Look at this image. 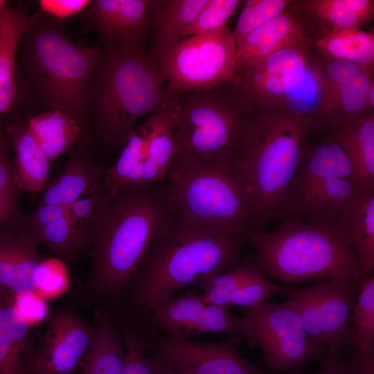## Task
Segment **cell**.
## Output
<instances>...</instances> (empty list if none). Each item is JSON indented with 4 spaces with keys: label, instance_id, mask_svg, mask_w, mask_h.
Wrapping results in <instances>:
<instances>
[{
    "label": "cell",
    "instance_id": "14",
    "mask_svg": "<svg viewBox=\"0 0 374 374\" xmlns=\"http://www.w3.org/2000/svg\"><path fill=\"white\" fill-rule=\"evenodd\" d=\"M312 41L271 54L235 76V82L256 106H281L305 74Z\"/></svg>",
    "mask_w": 374,
    "mask_h": 374
},
{
    "label": "cell",
    "instance_id": "20",
    "mask_svg": "<svg viewBox=\"0 0 374 374\" xmlns=\"http://www.w3.org/2000/svg\"><path fill=\"white\" fill-rule=\"evenodd\" d=\"M14 299L0 292V374H28L37 344L33 326L19 317Z\"/></svg>",
    "mask_w": 374,
    "mask_h": 374
},
{
    "label": "cell",
    "instance_id": "10",
    "mask_svg": "<svg viewBox=\"0 0 374 374\" xmlns=\"http://www.w3.org/2000/svg\"><path fill=\"white\" fill-rule=\"evenodd\" d=\"M243 319V337L261 348L266 366L276 372H296L305 364L319 360L326 350L306 332L302 321L288 301L265 300L249 308Z\"/></svg>",
    "mask_w": 374,
    "mask_h": 374
},
{
    "label": "cell",
    "instance_id": "7",
    "mask_svg": "<svg viewBox=\"0 0 374 374\" xmlns=\"http://www.w3.org/2000/svg\"><path fill=\"white\" fill-rule=\"evenodd\" d=\"M21 42L24 69L37 93L54 109L81 122L90 105L103 53L73 44L57 23L40 15Z\"/></svg>",
    "mask_w": 374,
    "mask_h": 374
},
{
    "label": "cell",
    "instance_id": "50",
    "mask_svg": "<svg viewBox=\"0 0 374 374\" xmlns=\"http://www.w3.org/2000/svg\"><path fill=\"white\" fill-rule=\"evenodd\" d=\"M6 145L5 142L0 139V150L2 149L3 147H5Z\"/></svg>",
    "mask_w": 374,
    "mask_h": 374
},
{
    "label": "cell",
    "instance_id": "27",
    "mask_svg": "<svg viewBox=\"0 0 374 374\" xmlns=\"http://www.w3.org/2000/svg\"><path fill=\"white\" fill-rule=\"evenodd\" d=\"M8 132L15 150L14 170L18 185L21 189L33 193H43L47 185L51 162L27 125H14Z\"/></svg>",
    "mask_w": 374,
    "mask_h": 374
},
{
    "label": "cell",
    "instance_id": "31",
    "mask_svg": "<svg viewBox=\"0 0 374 374\" xmlns=\"http://www.w3.org/2000/svg\"><path fill=\"white\" fill-rule=\"evenodd\" d=\"M27 126L51 163L76 142L80 132V122L58 109L32 117Z\"/></svg>",
    "mask_w": 374,
    "mask_h": 374
},
{
    "label": "cell",
    "instance_id": "35",
    "mask_svg": "<svg viewBox=\"0 0 374 374\" xmlns=\"http://www.w3.org/2000/svg\"><path fill=\"white\" fill-rule=\"evenodd\" d=\"M150 130L147 120L143 125L135 129L115 163L104 171L103 189L107 197H112L125 186L130 170L145 158Z\"/></svg>",
    "mask_w": 374,
    "mask_h": 374
},
{
    "label": "cell",
    "instance_id": "46",
    "mask_svg": "<svg viewBox=\"0 0 374 374\" xmlns=\"http://www.w3.org/2000/svg\"><path fill=\"white\" fill-rule=\"evenodd\" d=\"M66 213L65 206L39 203L32 213L27 215L28 234L32 237L34 231L60 219Z\"/></svg>",
    "mask_w": 374,
    "mask_h": 374
},
{
    "label": "cell",
    "instance_id": "48",
    "mask_svg": "<svg viewBox=\"0 0 374 374\" xmlns=\"http://www.w3.org/2000/svg\"><path fill=\"white\" fill-rule=\"evenodd\" d=\"M366 105L368 111L374 112V80H371L370 86L368 88L366 99Z\"/></svg>",
    "mask_w": 374,
    "mask_h": 374
},
{
    "label": "cell",
    "instance_id": "17",
    "mask_svg": "<svg viewBox=\"0 0 374 374\" xmlns=\"http://www.w3.org/2000/svg\"><path fill=\"white\" fill-rule=\"evenodd\" d=\"M336 177H353L352 169L341 146L330 132L328 137L304 148L298 170L288 190L283 217H292L321 185Z\"/></svg>",
    "mask_w": 374,
    "mask_h": 374
},
{
    "label": "cell",
    "instance_id": "39",
    "mask_svg": "<svg viewBox=\"0 0 374 374\" xmlns=\"http://www.w3.org/2000/svg\"><path fill=\"white\" fill-rule=\"evenodd\" d=\"M290 0H247L232 33L235 46L248 35L285 12Z\"/></svg>",
    "mask_w": 374,
    "mask_h": 374
},
{
    "label": "cell",
    "instance_id": "3",
    "mask_svg": "<svg viewBox=\"0 0 374 374\" xmlns=\"http://www.w3.org/2000/svg\"><path fill=\"white\" fill-rule=\"evenodd\" d=\"M166 178L179 221L244 241L256 230L254 195L234 161L175 155Z\"/></svg>",
    "mask_w": 374,
    "mask_h": 374
},
{
    "label": "cell",
    "instance_id": "37",
    "mask_svg": "<svg viewBox=\"0 0 374 374\" xmlns=\"http://www.w3.org/2000/svg\"><path fill=\"white\" fill-rule=\"evenodd\" d=\"M258 268L256 262H245L195 285L202 290L206 303L229 307L232 297Z\"/></svg>",
    "mask_w": 374,
    "mask_h": 374
},
{
    "label": "cell",
    "instance_id": "28",
    "mask_svg": "<svg viewBox=\"0 0 374 374\" xmlns=\"http://www.w3.org/2000/svg\"><path fill=\"white\" fill-rule=\"evenodd\" d=\"M126 357L122 330L111 317L96 327L93 340L79 366L81 374H122Z\"/></svg>",
    "mask_w": 374,
    "mask_h": 374
},
{
    "label": "cell",
    "instance_id": "33",
    "mask_svg": "<svg viewBox=\"0 0 374 374\" xmlns=\"http://www.w3.org/2000/svg\"><path fill=\"white\" fill-rule=\"evenodd\" d=\"M175 109V98L168 94L159 109L148 119L150 130L145 157L157 166L166 179L170 163L178 151L174 129Z\"/></svg>",
    "mask_w": 374,
    "mask_h": 374
},
{
    "label": "cell",
    "instance_id": "2",
    "mask_svg": "<svg viewBox=\"0 0 374 374\" xmlns=\"http://www.w3.org/2000/svg\"><path fill=\"white\" fill-rule=\"evenodd\" d=\"M244 240L184 223L175 216L152 242L129 284L121 319L135 327L159 301L238 265Z\"/></svg>",
    "mask_w": 374,
    "mask_h": 374
},
{
    "label": "cell",
    "instance_id": "45",
    "mask_svg": "<svg viewBox=\"0 0 374 374\" xmlns=\"http://www.w3.org/2000/svg\"><path fill=\"white\" fill-rule=\"evenodd\" d=\"M14 307L19 317L33 326L46 321L51 313L46 299L35 291L15 296Z\"/></svg>",
    "mask_w": 374,
    "mask_h": 374
},
{
    "label": "cell",
    "instance_id": "34",
    "mask_svg": "<svg viewBox=\"0 0 374 374\" xmlns=\"http://www.w3.org/2000/svg\"><path fill=\"white\" fill-rule=\"evenodd\" d=\"M20 190L6 145L0 150V235L27 233V215L20 205Z\"/></svg>",
    "mask_w": 374,
    "mask_h": 374
},
{
    "label": "cell",
    "instance_id": "5",
    "mask_svg": "<svg viewBox=\"0 0 374 374\" xmlns=\"http://www.w3.org/2000/svg\"><path fill=\"white\" fill-rule=\"evenodd\" d=\"M283 220L274 232L257 229L249 236L263 274L290 283L361 278L356 253L340 226Z\"/></svg>",
    "mask_w": 374,
    "mask_h": 374
},
{
    "label": "cell",
    "instance_id": "4",
    "mask_svg": "<svg viewBox=\"0 0 374 374\" xmlns=\"http://www.w3.org/2000/svg\"><path fill=\"white\" fill-rule=\"evenodd\" d=\"M310 131L284 107H256L234 160L254 195L256 230L274 218H283Z\"/></svg>",
    "mask_w": 374,
    "mask_h": 374
},
{
    "label": "cell",
    "instance_id": "11",
    "mask_svg": "<svg viewBox=\"0 0 374 374\" xmlns=\"http://www.w3.org/2000/svg\"><path fill=\"white\" fill-rule=\"evenodd\" d=\"M359 280H326L305 288H287V301L315 343L326 348L351 342L350 313L355 303Z\"/></svg>",
    "mask_w": 374,
    "mask_h": 374
},
{
    "label": "cell",
    "instance_id": "47",
    "mask_svg": "<svg viewBox=\"0 0 374 374\" xmlns=\"http://www.w3.org/2000/svg\"><path fill=\"white\" fill-rule=\"evenodd\" d=\"M89 0H41V10L57 19H63L82 12L87 8Z\"/></svg>",
    "mask_w": 374,
    "mask_h": 374
},
{
    "label": "cell",
    "instance_id": "49",
    "mask_svg": "<svg viewBox=\"0 0 374 374\" xmlns=\"http://www.w3.org/2000/svg\"><path fill=\"white\" fill-rule=\"evenodd\" d=\"M7 1L0 0V14L7 8Z\"/></svg>",
    "mask_w": 374,
    "mask_h": 374
},
{
    "label": "cell",
    "instance_id": "38",
    "mask_svg": "<svg viewBox=\"0 0 374 374\" xmlns=\"http://www.w3.org/2000/svg\"><path fill=\"white\" fill-rule=\"evenodd\" d=\"M108 198L104 189L88 193L67 207V213L87 250L105 216Z\"/></svg>",
    "mask_w": 374,
    "mask_h": 374
},
{
    "label": "cell",
    "instance_id": "12",
    "mask_svg": "<svg viewBox=\"0 0 374 374\" xmlns=\"http://www.w3.org/2000/svg\"><path fill=\"white\" fill-rule=\"evenodd\" d=\"M141 336L145 350L172 371L185 374H265L238 353V337L217 343H202L161 337L150 330Z\"/></svg>",
    "mask_w": 374,
    "mask_h": 374
},
{
    "label": "cell",
    "instance_id": "6",
    "mask_svg": "<svg viewBox=\"0 0 374 374\" xmlns=\"http://www.w3.org/2000/svg\"><path fill=\"white\" fill-rule=\"evenodd\" d=\"M158 62L144 47L105 44L90 99L96 132L107 147L124 145L142 116L157 112L168 96Z\"/></svg>",
    "mask_w": 374,
    "mask_h": 374
},
{
    "label": "cell",
    "instance_id": "29",
    "mask_svg": "<svg viewBox=\"0 0 374 374\" xmlns=\"http://www.w3.org/2000/svg\"><path fill=\"white\" fill-rule=\"evenodd\" d=\"M337 225L356 253L361 278L371 274L374 268V193L362 195Z\"/></svg>",
    "mask_w": 374,
    "mask_h": 374
},
{
    "label": "cell",
    "instance_id": "26",
    "mask_svg": "<svg viewBox=\"0 0 374 374\" xmlns=\"http://www.w3.org/2000/svg\"><path fill=\"white\" fill-rule=\"evenodd\" d=\"M317 54L328 60L357 65L372 77L374 68V31L360 28L326 30L312 41Z\"/></svg>",
    "mask_w": 374,
    "mask_h": 374
},
{
    "label": "cell",
    "instance_id": "15",
    "mask_svg": "<svg viewBox=\"0 0 374 374\" xmlns=\"http://www.w3.org/2000/svg\"><path fill=\"white\" fill-rule=\"evenodd\" d=\"M46 321L28 374H71L91 344L96 327L66 308L51 312Z\"/></svg>",
    "mask_w": 374,
    "mask_h": 374
},
{
    "label": "cell",
    "instance_id": "21",
    "mask_svg": "<svg viewBox=\"0 0 374 374\" xmlns=\"http://www.w3.org/2000/svg\"><path fill=\"white\" fill-rule=\"evenodd\" d=\"M26 233L0 235V292L15 297L35 291L34 274L44 259Z\"/></svg>",
    "mask_w": 374,
    "mask_h": 374
},
{
    "label": "cell",
    "instance_id": "43",
    "mask_svg": "<svg viewBox=\"0 0 374 374\" xmlns=\"http://www.w3.org/2000/svg\"><path fill=\"white\" fill-rule=\"evenodd\" d=\"M287 290V287L267 280L258 267L232 297L229 306L238 305L249 308L271 296L285 294Z\"/></svg>",
    "mask_w": 374,
    "mask_h": 374
},
{
    "label": "cell",
    "instance_id": "36",
    "mask_svg": "<svg viewBox=\"0 0 374 374\" xmlns=\"http://www.w3.org/2000/svg\"><path fill=\"white\" fill-rule=\"evenodd\" d=\"M32 237L63 262L73 260L86 251L67 209L62 217L36 230Z\"/></svg>",
    "mask_w": 374,
    "mask_h": 374
},
{
    "label": "cell",
    "instance_id": "32",
    "mask_svg": "<svg viewBox=\"0 0 374 374\" xmlns=\"http://www.w3.org/2000/svg\"><path fill=\"white\" fill-rule=\"evenodd\" d=\"M353 308L351 343L362 374H374V276L361 278Z\"/></svg>",
    "mask_w": 374,
    "mask_h": 374
},
{
    "label": "cell",
    "instance_id": "23",
    "mask_svg": "<svg viewBox=\"0 0 374 374\" xmlns=\"http://www.w3.org/2000/svg\"><path fill=\"white\" fill-rule=\"evenodd\" d=\"M104 170L82 145L73 150L62 172L46 185L40 203L67 207L82 195L103 188Z\"/></svg>",
    "mask_w": 374,
    "mask_h": 374
},
{
    "label": "cell",
    "instance_id": "41",
    "mask_svg": "<svg viewBox=\"0 0 374 374\" xmlns=\"http://www.w3.org/2000/svg\"><path fill=\"white\" fill-rule=\"evenodd\" d=\"M240 3L239 0H208L187 29L186 37L213 32L226 26Z\"/></svg>",
    "mask_w": 374,
    "mask_h": 374
},
{
    "label": "cell",
    "instance_id": "44",
    "mask_svg": "<svg viewBox=\"0 0 374 374\" xmlns=\"http://www.w3.org/2000/svg\"><path fill=\"white\" fill-rule=\"evenodd\" d=\"M320 366L313 374H362L353 344L326 348L318 360ZM288 374H301L300 371Z\"/></svg>",
    "mask_w": 374,
    "mask_h": 374
},
{
    "label": "cell",
    "instance_id": "9",
    "mask_svg": "<svg viewBox=\"0 0 374 374\" xmlns=\"http://www.w3.org/2000/svg\"><path fill=\"white\" fill-rule=\"evenodd\" d=\"M236 46L227 26L186 37L163 53L157 62L167 93L206 90L235 81Z\"/></svg>",
    "mask_w": 374,
    "mask_h": 374
},
{
    "label": "cell",
    "instance_id": "8",
    "mask_svg": "<svg viewBox=\"0 0 374 374\" xmlns=\"http://www.w3.org/2000/svg\"><path fill=\"white\" fill-rule=\"evenodd\" d=\"M176 155L235 160L256 106L236 82L173 96Z\"/></svg>",
    "mask_w": 374,
    "mask_h": 374
},
{
    "label": "cell",
    "instance_id": "30",
    "mask_svg": "<svg viewBox=\"0 0 374 374\" xmlns=\"http://www.w3.org/2000/svg\"><path fill=\"white\" fill-rule=\"evenodd\" d=\"M291 5L323 24L327 30L360 28L374 13L373 0H297Z\"/></svg>",
    "mask_w": 374,
    "mask_h": 374
},
{
    "label": "cell",
    "instance_id": "40",
    "mask_svg": "<svg viewBox=\"0 0 374 374\" xmlns=\"http://www.w3.org/2000/svg\"><path fill=\"white\" fill-rule=\"evenodd\" d=\"M123 335L126 357L122 374H172L161 362L146 355L140 332L128 325L118 323Z\"/></svg>",
    "mask_w": 374,
    "mask_h": 374
},
{
    "label": "cell",
    "instance_id": "19",
    "mask_svg": "<svg viewBox=\"0 0 374 374\" xmlns=\"http://www.w3.org/2000/svg\"><path fill=\"white\" fill-rule=\"evenodd\" d=\"M150 0H95L87 6V19L102 41L123 48L143 47L149 29Z\"/></svg>",
    "mask_w": 374,
    "mask_h": 374
},
{
    "label": "cell",
    "instance_id": "22",
    "mask_svg": "<svg viewBox=\"0 0 374 374\" xmlns=\"http://www.w3.org/2000/svg\"><path fill=\"white\" fill-rule=\"evenodd\" d=\"M207 1L150 0L148 17L152 30V48L149 55L157 60L160 55L185 39L187 29Z\"/></svg>",
    "mask_w": 374,
    "mask_h": 374
},
{
    "label": "cell",
    "instance_id": "25",
    "mask_svg": "<svg viewBox=\"0 0 374 374\" xmlns=\"http://www.w3.org/2000/svg\"><path fill=\"white\" fill-rule=\"evenodd\" d=\"M364 194L351 177L331 179L318 187L294 217L337 225L343 215Z\"/></svg>",
    "mask_w": 374,
    "mask_h": 374
},
{
    "label": "cell",
    "instance_id": "1",
    "mask_svg": "<svg viewBox=\"0 0 374 374\" xmlns=\"http://www.w3.org/2000/svg\"><path fill=\"white\" fill-rule=\"evenodd\" d=\"M107 198L87 249L91 267L84 287L100 321L112 317L149 247L175 216L166 180L124 186Z\"/></svg>",
    "mask_w": 374,
    "mask_h": 374
},
{
    "label": "cell",
    "instance_id": "13",
    "mask_svg": "<svg viewBox=\"0 0 374 374\" xmlns=\"http://www.w3.org/2000/svg\"><path fill=\"white\" fill-rule=\"evenodd\" d=\"M150 330H161L169 337L187 339L206 333H228L243 337L242 318H236L229 307L206 303L201 295L189 293L170 296L157 303L146 318Z\"/></svg>",
    "mask_w": 374,
    "mask_h": 374
},
{
    "label": "cell",
    "instance_id": "42",
    "mask_svg": "<svg viewBox=\"0 0 374 374\" xmlns=\"http://www.w3.org/2000/svg\"><path fill=\"white\" fill-rule=\"evenodd\" d=\"M35 291L45 299L56 297L69 287L64 262L57 258H44L34 274Z\"/></svg>",
    "mask_w": 374,
    "mask_h": 374
},
{
    "label": "cell",
    "instance_id": "16",
    "mask_svg": "<svg viewBox=\"0 0 374 374\" xmlns=\"http://www.w3.org/2000/svg\"><path fill=\"white\" fill-rule=\"evenodd\" d=\"M319 74L326 130L349 126L366 115L367 93L373 79L355 64L312 54Z\"/></svg>",
    "mask_w": 374,
    "mask_h": 374
},
{
    "label": "cell",
    "instance_id": "18",
    "mask_svg": "<svg viewBox=\"0 0 374 374\" xmlns=\"http://www.w3.org/2000/svg\"><path fill=\"white\" fill-rule=\"evenodd\" d=\"M310 17L291 4L283 13L248 35L237 46L235 76L285 48L313 40L308 35Z\"/></svg>",
    "mask_w": 374,
    "mask_h": 374
},
{
    "label": "cell",
    "instance_id": "24",
    "mask_svg": "<svg viewBox=\"0 0 374 374\" xmlns=\"http://www.w3.org/2000/svg\"><path fill=\"white\" fill-rule=\"evenodd\" d=\"M330 132L345 152L359 188L364 194L374 193V112Z\"/></svg>",
    "mask_w": 374,
    "mask_h": 374
}]
</instances>
